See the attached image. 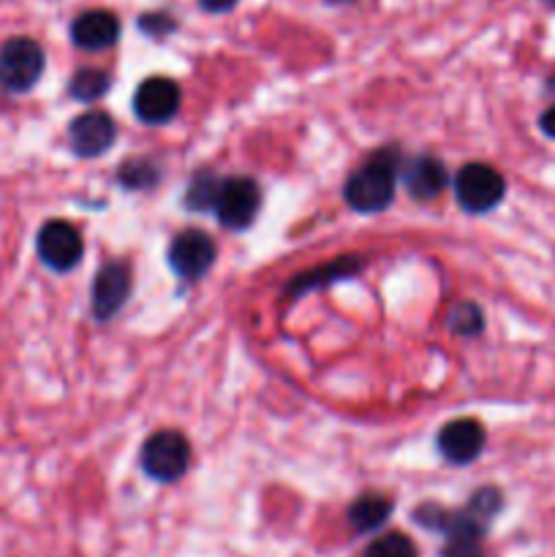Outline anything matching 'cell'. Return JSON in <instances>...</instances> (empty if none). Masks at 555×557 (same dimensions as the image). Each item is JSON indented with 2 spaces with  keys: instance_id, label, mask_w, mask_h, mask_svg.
I'll list each match as a JSON object with an SVG mask.
<instances>
[{
  "instance_id": "603a6c76",
  "label": "cell",
  "mask_w": 555,
  "mask_h": 557,
  "mask_svg": "<svg viewBox=\"0 0 555 557\" xmlns=\"http://www.w3.org/2000/svg\"><path fill=\"white\" fill-rule=\"evenodd\" d=\"M335 3H348V0H335Z\"/></svg>"
},
{
  "instance_id": "4fadbf2b",
  "label": "cell",
  "mask_w": 555,
  "mask_h": 557,
  "mask_svg": "<svg viewBox=\"0 0 555 557\" xmlns=\"http://www.w3.org/2000/svg\"><path fill=\"white\" fill-rule=\"evenodd\" d=\"M446 183H449L446 166L433 156H417L403 166V185L414 199H435V196L444 194Z\"/></svg>"
},
{
  "instance_id": "9c48e42d",
  "label": "cell",
  "mask_w": 555,
  "mask_h": 557,
  "mask_svg": "<svg viewBox=\"0 0 555 557\" xmlns=\"http://www.w3.org/2000/svg\"><path fill=\"white\" fill-rule=\"evenodd\" d=\"M114 139H118L114 120L107 112H101V109H90V112L79 114L69 128L71 147L82 158L103 156L114 145Z\"/></svg>"
},
{
  "instance_id": "6da1fadb",
  "label": "cell",
  "mask_w": 555,
  "mask_h": 557,
  "mask_svg": "<svg viewBox=\"0 0 555 557\" xmlns=\"http://www.w3.org/2000/svg\"><path fill=\"white\" fill-rule=\"evenodd\" d=\"M397 174H400V156L395 147H384V150L373 152L357 172L348 177L346 196L348 207L357 212H381L395 196Z\"/></svg>"
},
{
  "instance_id": "277c9868",
  "label": "cell",
  "mask_w": 555,
  "mask_h": 557,
  "mask_svg": "<svg viewBox=\"0 0 555 557\" xmlns=\"http://www.w3.org/2000/svg\"><path fill=\"white\" fill-rule=\"evenodd\" d=\"M44 74V49L33 38H9L0 47V82L11 92H25L36 87Z\"/></svg>"
},
{
  "instance_id": "ffe728a7",
  "label": "cell",
  "mask_w": 555,
  "mask_h": 557,
  "mask_svg": "<svg viewBox=\"0 0 555 557\" xmlns=\"http://www.w3.org/2000/svg\"><path fill=\"white\" fill-rule=\"evenodd\" d=\"M199 5L210 14H223V11H232L237 0H199Z\"/></svg>"
},
{
  "instance_id": "d6986e66",
  "label": "cell",
  "mask_w": 555,
  "mask_h": 557,
  "mask_svg": "<svg viewBox=\"0 0 555 557\" xmlns=\"http://www.w3.org/2000/svg\"><path fill=\"white\" fill-rule=\"evenodd\" d=\"M120 180H123L128 188H147V185L156 183V169H152L147 161H128L123 163Z\"/></svg>"
},
{
  "instance_id": "30bf717a",
  "label": "cell",
  "mask_w": 555,
  "mask_h": 557,
  "mask_svg": "<svg viewBox=\"0 0 555 557\" xmlns=\"http://www.w3.org/2000/svg\"><path fill=\"white\" fill-rule=\"evenodd\" d=\"M131 294V270L123 261H109L98 270L92 283V313L98 321H107L118 313Z\"/></svg>"
},
{
  "instance_id": "8fae6325",
  "label": "cell",
  "mask_w": 555,
  "mask_h": 557,
  "mask_svg": "<svg viewBox=\"0 0 555 557\" xmlns=\"http://www.w3.org/2000/svg\"><path fill=\"white\" fill-rule=\"evenodd\" d=\"M484 428L477 419H455V422L444 424L439 433V449L444 460L455 462V466H468L477 460L484 449Z\"/></svg>"
},
{
  "instance_id": "e0dca14e",
  "label": "cell",
  "mask_w": 555,
  "mask_h": 557,
  "mask_svg": "<svg viewBox=\"0 0 555 557\" xmlns=\"http://www.w3.org/2000/svg\"><path fill=\"white\" fill-rule=\"evenodd\" d=\"M482 326H484V315L482 310H479V305L460 302L449 310V330L455 332V335H462V337L479 335Z\"/></svg>"
},
{
  "instance_id": "5bb4252c",
  "label": "cell",
  "mask_w": 555,
  "mask_h": 557,
  "mask_svg": "<svg viewBox=\"0 0 555 557\" xmlns=\"http://www.w3.org/2000/svg\"><path fill=\"white\" fill-rule=\"evenodd\" d=\"M392 515V500L384 495H362L351 504L348 509V522H351L357 531H375V528L384 525Z\"/></svg>"
},
{
  "instance_id": "8992f818",
  "label": "cell",
  "mask_w": 555,
  "mask_h": 557,
  "mask_svg": "<svg viewBox=\"0 0 555 557\" xmlns=\"http://www.w3.org/2000/svg\"><path fill=\"white\" fill-rule=\"evenodd\" d=\"M38 259L54 272L74 270L85 253V239H82L79 228L69 221H49L44 223L41 232L36 237Z\"/></svg>"
},
{
  "instance_id": "7a4b0ae2",
  "label": "cell",
  "mask_w": 555,
  "mask_h": 557,
  "mask_svg": "<svg viewBox=\"0 0 555 557\" xmlns=\"http://www.w3.org/2000/svg\"><path fill=\"white\" fill-rule=\"evenodd\" d=\"M452 190H455V199L462 210L482 215V212H490L501 205L506 183L498 169L488 166V163H466L452 180Z\"/></svg>"
},
{
  "instance_id": "7c38bea8",
  "label": "cell",
  "mask_w": 555,
  "mask_h": 557,
  "mask_svg": "<svg viewBox=\"0 0 555 557\" xmlns=\"http://www.w3.org/2000/svg\"><path fill=\"white\" fill-rule=\"evenodd\" d=\"M71 38L85 52H101V49H109L120 38V22L112 11H85L71 25Z\"/></svg>"
},
{
  "instance_id": "5b68a950",
  "label": "cell",
  "mask_w": 555,
  "mask_h": 557,
  "mask_svg": "<svg viewBox=\"0 0 555 557\" xmlns=\"http://www.w3.org/2000/svg\"><path fill=\"white\" fill-rule=\"evenodd\" d=\"M261 205V190L259 185L250 177H223L221 190H218V199L212 212L221 221V226L234 228H248L254 223L256 212Z\"/></svg>"
},
{
  "instance_id": "44dd1931",
  "label": "cell",
  "mask_w": 555,
  "mask_h": 557,
  "mask_svg": "<svg viewBox=\"0 0 555 557\" xmlns=\"http://www.w3.org/2000/svg\"><path fill=\"white\" fill-rule=\"evenodd\" d=\"M158 27H161V33H166L169 27H172V22H169L166 16H158V14H152V16H147V20H141V30L156 33Z\"/></svg>"
},
{
  "instance_id": "ba28073f",
  "label": "cell",
  "mask_w": 555,
  "mask_h": 557,
  "mask_svg": "<svg viewBox=\"0 0 555 557\" xmlns=\"http://www.w3.org/2000/svg\"><path fill=\"white\" fill-rule=\"evenodd\" d=\"M180 92L177 82L166 79V76H150L139 85L134 96V112L141 123L147 125H163L180 112Z\"/></svg>"
},
{
  "instance_id": "2e32d148",
  "label": "cell",
  "mask_w": 555,
  "mask_h": 557,
  "mask_svg": "<svg viewBox=\"0 0 555 557\" xmlns=\"http://www.w3.org/2000/svg\"><path fill=\"white\" fill-rule=\"evenodd\" d=\"M71 96L76 98V101H96V98H101L103 92L109 90V76L103 74V71L98 69H82L76 71L74 76H71V85H69Z\"/></svg>"
},
{
  "instance_id": "7402d4cb",
  "label": "cell",
  "mask_w": 555,
  "mask_h": 557,
  "mask_svg": "<svg viewBox=\"0 0 555 557\" xmlns=\"http://www.w3.org/2000/svg\"><path fill=\"white\" fill-rule=\"evenodd\" d=\"M539 125H542L544 134L553 136V139H555V103L547 109V112L542 114V120H539Z\"/></svg>"
},
{
  "instance_id": "ac0fdd59",
  "label": "cell",
  "mask_w": 555,
  "mask_h": 557,
  "mask_svg": "<svg viewBox=\"0 0 555 557\" xmlns=\"http://www.w3.org/2000/svg\"><path fill=\"white\" fill-rule=\"evenodd\" d=\"M365 557H419V555L411 539L403 536V533H386V536L375 539V542L370 544Z\"/></svg>"
},
{
  "instance_id": "9a60e30c",
  "label": "cell",
  "mask_w": 555,
  "mask_h": 557,
  "mask_svg": "<svg viewBox=\"0 0 555 557\" xmlns=\"http://www.w3.org/2000/svg\"><path fill=\"white\" fill-rule=\"evenodd\" d=\"M223 177L212 172H199L188 185V194H185V205L194 207V210H210L215 207L218 190H221Z\"/></svg>"
},
{
  "instance_id": "3957f363",
  "label": "cell",
  "mask_w": 555,
  "mask_h": 557,
  "mask_svg": "<svg viewBox=\"0 0 555 557\" xmlns=\"http://www.w3.org/2000/svg\"><path fill=\"white\" fill-rule=\"evenodd\" d=\"M190 462V444L177 430H161L141 446V468L156 482H177Z\"/></svg>"
},
{
  "instance_id": "52a82bcc",
  "label": "cell",
  "mask_w": 555,
  "mask_h": 557,
  "mask_svg": "<svg viewBox=\"0 0 555 557\" xmlns=\"http://www.w3.org/2000/svg\"><path fill=\"white\" fill-rule=\"evenodd\" d=\"M166 259L183 281H199L215 261V243L199 228H188L172 239Z\"/></svg>"
}]
</instances>
